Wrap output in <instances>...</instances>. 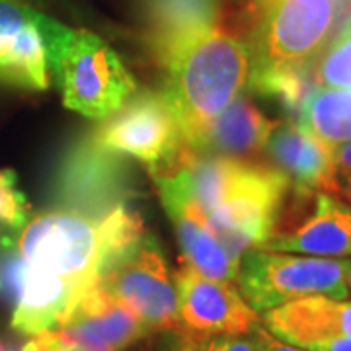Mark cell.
Here are the masks:
<instances>
[{
    "label": "cell",
    "mask_w": 351,
    "mask_h": 351,
    "mask_svg": "<svg viewBox=\"0 0 351 351\" xmlns=\"http://www.w3.org/2000/svg\"><path fill=\"white\" fill-rule=\"evenodd\" d=\"M90 138L104 151L137 158L149 170L170 162L186 145L180 123L162 92H143L135 96Z\"/></svg>",
    "instance_id": "9c48e42d"
},
{
    "label": "cell",
    "mask_w": 351,
    "mask_h": 351,
    "mask_svg": "<svg viewBox=\"0 0 351 351\" xmlns=\"http://www.w3.org/2000/svg\"><path fill=\"white\" fill-rule=\"evenodd\" d=\"M180 328L193 336H248L262 320L230 281L203 277L186 265L176 274Z\"/></svg>",
    "instance_id": "30bf717a"
},
{
    "label": "cell",
    "mask_w": 351,
    "mask_h": 351,
    "mask_svg": "<svg viewBox=\"0 0 351 351\" xmlns=\"http://www.w3.org/2000/svg\"><path fill=\"white\" fill-rule=\"evenodd\" d=\"M57 334L86 351H121L151 332L123 302L92 285L80 295Z\"/></svg>",
    "instance_id": "5bb4252c"
},
{
    "label": "cell",
    "mask_w": 351,
    "mask_h": 351,
    "mask_svg": "<svg viewBox=\"0 0 351 351\" xmlns=\"http://www.w3.org/2000/svg\"><path fill=\"white\" fill-rule=\"evenodd\" d=\"M297 123L334 147L351 141V90L316 88Z\"/></svg>",
    "instance_id": "44dd1931"
},
{
    "label": "cell",
    "mask_w": 351,
    "mask_h": 351,
    "mask_svg": "<svg viewBox=\"0 0 351 351\" xmlns=\"http://www.w3.org/2000/svg\"><path fill=\"white\" fill-rule=\"evenodd\" d=\"M151 176L160 191L164 209L174 223L182 248V265L215 281H237L240 262L215 239L205 217L188 199L176 176L168 170H151Z\"/></svg>",
    "instance_id": "7c38bea8"
},
{
    "label": "cell",
    "mask_w": 351,
    "mask_h": 351,
    "mask_svg": "<svg viewBox=\"0 0 351 351\" xmlns=\"http://www.w3.org/2000/svg\"><path fill=\"white\" fill-rule=\"evenodd\" d=\"M289 189L287 178L279 170L244 160L225 199L205 217L207 226L240 262L246 252L263 248L276 234Z\"/></svg>",
    "instance_id": "277c9868"
},
{
    "label": "cell",
    "mask_w": 351,
    "mask_h": 351,
    "mask_svg": "<svg viewBox=\"0 0 351 351\" xmlns=\"http://www.w3.org/2000/svg\"><path fill=\"white\" fill-rule=\"evenodd\" d=\"M14 246L38 269L66 277L82 287L96 285L100 260V221L86 215L45 213L25 223Z\"/></svg>",
    "instance_id": "52a82bcc"
},
{
    "label": "cell",
    "mask_w": 351,
    "mask_h": 351,
    "mask_svg": "<svg viewBox=\"0 0 351 351\" xmlns=\"http://www.w3.org/2000/svg\"><path fill=\"white\" fill-rule=\"evenodd\" d=\"M29 217V203L18 186V176L14 170H0V230L18 232Z\"/></svg>",
    "instance_id": "cb8c5ba5"
},
{
    "label": "cell",
    "mask_w": 351,
    "mask_h": 351,
    "mask_svg": "<svg viewBox=\"0 0 351 351\" xmlns=\"http://www.w3.org/2000/svg\"><path fill=\"white\" fill-rule=\"evenodd\" d=\"M145 43L160 63L178 45L201 34L228 27V0H138Z\"/></svg>",
    "instance_id": "9a60e30c"
},
{
    "label": "cell",
    "mask_w": 351,
    "mask_h": 351,
    "mask_svg": "<svg viewBox=\"0 0 351 351\" xmlns=\"http://www.w3.org/2000/svg\"><path fill=\"white\" fill-rule=\"evenodd\" d=\"M262 324L276 338L313 350L336 338H351V301L308 295L263 313Z\"/></svg>",
    "instance_id": "2e32d148"
},
{
    "label": "cell",
    "mask_w": 351,
    "mask_h": 351,
    "mask_svg": "<svg viewBox=\"0 0 351 351\" xmlns=\"http://www.w3.org/2000/svg\"><path fill=\"white\" fill-rule=\"evenodd\" d=\"M314 80L318 88L351 90V10L343 16L336 36L316 55Z\"/></svg>",
    "instance_id": "7402d4cb"
},
{
    "label": "cell",
    "mask_w": 351,
    "mask_h": 351,
    "mask_svg": "<svg viewBox=\"0 0 351 351\" xmlns=\"http://www.w3.org/2000/svg\"><path fill=\"white\" fill-rule=\"evenodd\" d=\"M160 351H258L248 336H193L182 328L168 330Z\"/></svg>",
    "instance_id": "603a6c76"
},
{
    "label": "cell",
    "mask_w": 351,
    "mask_h": 351,
    "mask_svg": "<svg viewBox=\"0 0 351 351\" xmlns=\"http://www.w3.org/2000/svg\"><path fill=\"white\" fill-rule=\"evenodd\" d=\"M346 283H348V291L351 293V260H348V269H346Z\"/></svg>",
    "instance_id": "1f68e13d"
},
{
    "label": "cell",
    "mask_w": 351,
    "mask_h": 351,
    "mask_svg": "<svg viewBox=\"0 0 351 351\" xmlns=\"http://www.w3.org/2000/svg\"><path fill=\"white\" fill-rule=\"evenodd\" d=\"M311 215L287 232H276L263 250L316 258H351V205L332 193H314Z\"/></svg>",
    "instance_id": "e0dca14e"
},
{
    "label": "cell",
    "mask_w": 351,
    "mask_h": 351,
    "mask_svg": "<svg viewBox=\"0 0 351 351\" xmlns=\"http://www.w3.org/2000/svg\"><path fill=\"white\" fill-rule=\"evenodd\" d=\"M308 351H351V338H336L314 346Z\"/></svg>",
    "instance_id": "f546056e"
},
{
    "label": "cell",
    "mask_w": 351,
    "mask_h": 351,
    "mask_svg": "<svg viewBox=\"0 0 351 351\" xmlns=\"http://www.w3.org/2000/svg\"><path fill=\"white\" fill-rule=\"evenodd\" d=\"M57 188L59 199L71 205L73 213L101 221L123 203L129 180L121 158L86 138L69 152Z\"/></svg>",
    "instance_id": "8fae6325"
},
{
    "label": "cell",
    "mask_w": 351,
    "mask_h": 351,
    "mask_svg": "<svg viewBox=\"0 0 351 351\" xmlns=\"http://www.w3.org/2000/svg\"><path fill=\"white\" fill-rule=\"evenodd\" d=\"M0 351H8V348H6V346L2 343V339H0Z\"/></svg>",
    "instance_id": "d6a6232c"
},
{
    "label": "cell",
    "mask_w": 351,
    "mask_h": 351,
    "mask_svg": "<svg viewBox=\"0 0 351 351\" xmlns=\"http://www.w3.org/2000/svg\"><path fill=\"white\" fill-rule=\"evenodd\" d=\"M2 250L0 293L12 304L14 332L36 336L59 330L86 287L29 265L14 244L2 246Z\"/></svg>",
    "instance_id": "ba28073f"
},
{
    "label": "cell",
    "mask_w": 351,
    "mask_h": 351,
    "mask_svg": "<svg viewBox=\"0 0 351 351\" xmlns=\"http://www.w3.org/2000/svg\"><path fill=\"white\" fill-rule=\"evenodd\" d=\"M334 193H339L341 197L351 201V170H348V168H338Z\"/></svg>",
    "instance_id": "f1b7e54d"
},
{
    "label": "cell",
    "mask_w": 351,
    "mask_h": 351,
    "mask_svg": "<svg viewBox=\"0 0 351 351\" xmlns=\"http://www.w3.org/2000/svg\"><path fill=\"white\" fill-rule=\"evenodd\" d=\"M39 14L0 49V86L27 92H45L49 88V61L38 25Z\"/></svg>",
    "instance_id": "d6986e66"
},
{
    "label": "cell",
    "mask_w": 351,
    "mask_h": 351,
    "mask_svg": "<svg viewBox=\"0 0 351 351\" xmlns=\"http://www.w3.org/2000/svg\"><path fill=\"white\" fill-rule=\"evenodd\" d=\"M96 285L131 308L151 334L180 328L176 283L149 232L100 265Z\"/></svg>",
    "instance_id": "8992f818"
},
{
    "label": "cell",
    "mask_w": 351,
    "mask_h": 351,
    "mask_svg": "<svg viewBox=\"0 0 351 351\" xmlns=\"http://www.w3.org/2000/svg\"><path fill=\"white\" fill-rule=\"evenodd\" d=\"M164 98L188 143L248 86L254 53L239 32L219 27L170 51L162 61Z\"/></svg>",
    "instance_id": "6da1fadb"
},
{
    "label": "cell",
    "mask_w": 351,
    "mask_h": 351,
    "mask_svg": "<svg viewBox=\"0 0 351 351\" xmlns=\"http://www.w3.org/2000/svg\"><path fill=\"white\" fill-rule=\"evenodd\" d=\"M248 86L263 98L274 100L285 112L289 121H297L304 101L316 90L313 63L263 64L252 66Z\"/></svg>",
    "instance_id": "ffe728a7"
},
{
    "label": "cell",
    "mask_w": 351,
    "mask_h": 351,
    "mask_svg": "<svg viewBox=\"0 0 351 351\" xmlns=\"http://www.w3.org/2000/svg\"><path fill=\"white\" fill-rule=\"evenodd\" d=\"M276 121L267 119L250 100L237 98L207 121L186 147L199 154L246 158L263 151Z\"/></svg>",
    "instance_id": "ac0fdd59"
},
{
    "label": "cell",
    "mask_w": 351,
    "mask_h": 351,
    "mask_svg": "<svg viewBox=\"0 0 351 351\" xmlns=\"http://www.w3.org/2000/svg\"><path fill=\"white\" fill-rule=\"evenodd\" d=\"M38 12L39 10L25 0H0V49L18 29L29 24Z\"/></svg>",
    "instance_id": "d4e9b609"
},
{
    "label": "cell",
    "mask_w": 351,
    "mask_h": 351,
    "mask_svg": "<svg viewBox=\"0 0 351 351\" xmlns=\"http://www.w3.org/2000/svg\"><path fill=\"white\" fill-rule=\"evenodd\" d=\"M263 151L299 197L336 189V147L297 121H276Z\"/></svg>",
    "instance_id": "4fadbf2b"
},
{
    "label": "cell",
    "mask_w": 351,
    "mask_h": 351,
    "mask_svg": "<svg viewBox=\"0 0 351 351\" xmlns=\"http://www.w3.org/2000/svg\"><path fill=\"white\" fill-rule=\"evenodd\" d=\"M334 0H265L246 20L252 66L313 63L338 22Z\"/></svg>",
    "instance_id": "5b68a950"
},
{
    "label": "cell",
    "mask_w": 351,
    "mask_h": 351,
    "mask_svg": "<svg viewBox=\"0 0 351 351\" xmlns=\"http://www.w3.org/2000/svg\"><path fill=\"white\" fill-rule=\"evenodd\" d=\"M346 269L348 260L258 248L242 256L237 281L244 301L256 313L263 314L308 295L348 299Z\"/></svg>",
    "instance_id": "3957f363"
},
{
    "label": "cell",
    "mask_w": 351,
    "mask_h": 351,
    "mask_svg": "<svg viewBox=\"0 0 351 351\" xmlns=\"http://www.w3.org/2000/svg\"><path fill=\"white\" fill-rule=\"evenodd\" d=\"M336 162H338V168L351 170V141L336 147Z\"/></svg>",
    "instance_id": "4dcf8cb0"
},
{
    "label": "cell",
    "mask_w": 351,
    "mask_h": 351,
    "mask_svg": "<svg viewBox=\"0 0 351 351\" xmlns=\"http://www.w3.org/2000/svg\"><path fill=\"white\" fill-rule=\"evenodd\" d=\"M20 351H86L82 348H76L66 343L57 330L53 332H41L36 336H29V339L25 341L24 346H20Z\"/></svg>",
    "instance_id": "484cf974"
},
{
    "label": "cell",
    "mask_w": 351,
    "mask_h": 351,
    "mask_svg": "<svg viewBox=\"0 0 351 351\" xmlns=\"http://www.w3.org/2000/svg\"><path fill=\"white\" fill-rule=\"evenodd\" d=\"M38 25L49 69L69 110L90 119H106L135 94L137 82L133 75L96 34L66 27L43 12L39 14Z\"/></svg>",
    "instance_id": "7a4b0ae2"
},
{
    "label": "cell",
    "mask_w": 351,
    "mask_h": 351,
    "mask_svg": "<svg viewBox=\"0 0 351 351\" xmlns=\"http://www.w3.org/2000/svg\"><path fill=\"white\" fill-rule=\"evenodd\" d=\"M250 338L258 351H308L304 348H299V346H293V343H287L283 339L276 338L267 328L263 326L262 322L252 330Z\"/></svg>",
    "instance_id": "4316f807"
},
{
    "label": "cell",
    "mask_w": 351,
    "mask_h": 351,
    "mask_svg": "<svg viewBox=\"0 0 351 351\" xmlns=\"http://www.w3.org/2000/svg\"><path fill=\"white\" fill-rule=\"evenodd\" d=\"M265 0H240V8H239V20H242V24L240 27L244 29V24H246V20L250 18L252 12L262 4ZM336 4H338V10L339 16H346V14L351 10V0H334Z\"/></svg>",
    "instance_id": "83f0119b"
}]
</instances>
